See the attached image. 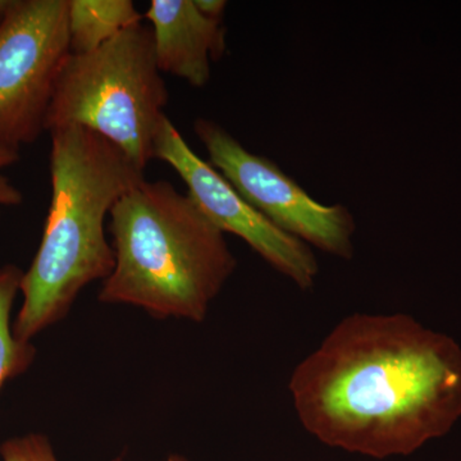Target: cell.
I'll list each match as a JSON object with an SVG mask.
<instances>
[{
	"mask_svg": "<svg viewBox=\"0 0 461 461\" xmlns=\"http://www.w3.org/2000/svg\"><path fill=\"white\" fill-rule=\"evenodd\" d=\"M194 131L209 163L267 220L311 248L341 259L354 257L357 223L342 204H321L266 157L251 153L214 121L199 118Z\"/></svg>",
	"mask_w": 461,
	"mask_h": 461,
	"instance_id": "cell-6",
	"label": "cell"
},
{
	"mask_svg": "<svg viewBox=\"0 0 461 461\" xmlns=\"http://www.w3.org/2000/svg\"><path fill=\"white\" fill-rule=\"evenodd\" d=\"M3 461H58L50 439L29 435L8 439L0 447Z\"/></svg>",
	"mask_w": 461,
	"mask_h": 461,
	"instance_id": "cell-11",
	"label": "cell"
},
{
	"mask_svg": "<svg viewBox=\"0 0 461 461\" xmlns=\"http://www.w3.org/2000/svg\"><path fill=\"white\" fill-rule=\"evenodd\" d=\"M196 7L206 17L214 18V20H223L224 11H226L227 2L224 0H194Z\"/></svg>",
	"mask_w": 461,
	"mask_h": 461,
	"instance_id": "cell-13",
	"label": "cell"
},
{
	"mask_svg": "<svg viewBox=\"0 0 461 461\" xmlns=\"http://www.w3.org/2000/svg\"><path fill=\"white\" fill-rule=\"evenodd\" d=\"M18 151L14 149L0 147V209L5 206H14L23 203V194L9 181L3 173L5 168L14 165L18 160Z\"/></svg>",
	"mask_w": 461,
	"mask_h": 461,
	"instance_id": "cell-12",
	"label": "cell"
},
{
	"mask_svg": "<svg viewBox=\"0 0 461 461\" xmlns=\"http://www.w3.org/2000/svg\"><path fill=\"white\" fill-rule=\"evenodd\" d=\"M69 0L9 2L0 17V147L45 131L58 76L71 54Z\"/></svg>",
	"mask_w": 461,
	"mask_h": 461,
	"instance_id": "cell-5",
	"label": "cell"
},
{
	"mask_svg": "<svg viewBox=\"0 0 461 461\" xmlns=\"http://www.w3.org/2000/svg\"><path fill=\"white\" fill-rule=\"evenodd\" d=\"M9 2H5V0H0V14L5 11V7H7Z\"/></svg>",
	"mask_w": 461,
	"mask_h": 461,
	"instance_id": "cell-15",
	"label": "cell"
},
{
	"mask_svg": "<svg viewBox=\"0 0 461 461\" xmlns=\"http://www.w3.org/2000/svg\"><path fill=\"white\" fill-rule=\"evenodd\" d=\"M114 268L99 302L200 323L235 272L222 230L168 181L142 180L112 208Z\"/></svg>",
	"mask_w": 461,
	"mask_h": 461,
	"instance_id": "cell-3",
	"label": "cell"
},
{
	"mask_svg": "<svg viewBox=\"0 0 461 461\" xmlns=\"http://www.w3.org/2000/svg\"><path fill=\"white\" fill-rule=\"evenodd\" d=\"M23 273L14 266L0 268V386L21 368L29 348L11 329V311Z\"/></svg>",
	"mask_w": 461,
	"mask_h": 461,
	"instance_id": "cell-10",
	"label": "cell"
},
{
	"mask_svg": "<svg viewBox=\"0 0 461 461\" xmlns=\"http://www.w3.org/2000/svg\"><path fill=\"white\" fill-rule=\"evenodd\" d=\"M51 202L41 248L20 291L14 336L30 341L65 318L91 282L107 280L114 250L104 222L115 203L144 180L120 148L83 127L51 131Z\"/></svg>",
	"mask_w": 461,
	"mask_h": 461,
	"instance_id": "cell-2",
	"label": "cell"
},
{
	"mask_svg": "<svg viewBox=\"0 0 461 461\" xmlns=\"http://www.w3.org/2000/svg\"><path fill=\"white\" fill-rule=\"evenodd\" d=\"M160 74L153 32L141 23L98 50L71 53L58 76L45 130L76 126L98 133L144 171L168 103Z\"/></svg>",
	"mask_w": 461,
	"mask_h": 461,
	"instance_id": "cell-4",
	"label": "cell"
},
{
	"mask_svg": "<svg viewBox=\"0 0 461 461\" xmlns=\"http://www.w3.org/2000/svg\"><path fill=\"white\" fill-rule=\"evenodd\" d=\"M153 159L168 163L178 173L189 189L187 195L215 227L244 240L297 287L309 290L314 286L320 264L313 248L259 213L211 163L189 147L167 114L154 140Z\"/></svg>",
	"mask_w": 461,
	"mask_h": 461,
	"instance_id": "cell-7",
	"label": "cell"
},
{
	"mask_svg": "<svg viewBox=\"0 0 461 461\" xmlns=\"http://www.w3.org/2000/svg\"><path fill=\"white\" fill-rule=\"evenodd\" d=\"M167 461H190L187 457L182 456V455L173 454L168 457Z\"/></svg>",
	"mask_w": 461,
	"mask_h": 461,
	"instance_id": "cell-14",
	"label": "cell"
},
{
	"mask_svg": "<svg viewBox=\"0 0 461 461\" xmlns=\"http://www.w3.org/2000/svg\"><path fill=\"white\" fill-rule=\"evenodd\" d=\"M144 17L151 23L159 71L204 87L212 60L226 50L222 20L206 17L194 0H151Z\"/></svg>",
	"mask_w": 461,
	"mask_h": 461,
	"instance_id": "cell-8",
	"label": "cell"
},
{
	"mask_svg": "<svg viewBox=\"0 0 461 461\" xmlns=\"http://www.w3.org/2000/svg\"><path fill=\"white\" fill-rule=\"evenodd\" d=\"M300 423L321 444L406 456L461 418V348L406 314L344 318L291 375Z\"/></svg>",
	"mask_w": 461,
	"mask_h": 461,
	"instance_id": "cell-1",
	"label": "cell"
},
{
	"mask_svg": "<svg viewBox=\"0 0 461 461\" xmlns=\"http://www.w3.org/2000/svg\"><path fill=\"white\" fill-rule=\"evenodd\" d=\"M142 17L131 0H69L71 53L98 50L123 30L140 23Z\"/></svg>",
	"mask_w": 461,
	"mask_h": 461,
	"instance_id": "cell-9",
	"label": "cell"
}]
</instances>
